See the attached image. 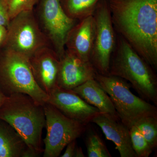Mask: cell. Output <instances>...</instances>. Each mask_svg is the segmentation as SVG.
<instances>
[{"mask_svg":"<svg viewBox=\"0 0 157 157\" xmlns=\"http://www.w3.org/2000/svg\"><path fill=\"white\" fill-rule=\"evenodd\" d=\"M37 84L47 94L57 86L60 59L51 46L41 48L29 59Z\"/></svg>","mask_w":157,"mask_h":157,"instance_id":"cell-12","label":"cell"},{"mask_svg":"<svg viewBox=\"0 0 157 157\" xmlns=\"http://www.w3.org/2000/svg\"><path fill=\"white\" fill-rule=\"evenodd\" d=\"M96 31L94 16L79 20L70 30L66 42V49L83 60L90 62Z\"/></svg>","mask_w":157,"mask_h":157,"instance_id":"cell-13","label":"cell"},{"mask_svg":"<svg viewBox=\"0 0 157 157\" xmlns=\"http://www.w3.org/2000/svg\"><path fill=\"white\" fill-rule=\"evenodd\" d=\"M135 125L154 150L157 146V117L142 118Z\"/></svg>","mask_w":157,"mask_h":157,"instance_id":"cell-18","label":"cell"},{"mask_svg":"<svg viewBox=\"0 0 157 157\" xmlns=\"http://www.w3.org/2000/svg\"><path fill=\"white\" fill-rule=\"evenodd\" d=\"M48 94L46 103L51 104L68 117L86 125L91 123L93 118L101 113L72 90L57 86Z\"/></svg>","mask_w":157,"mask_h":157,"instance_id":"cell-10","label":"cell"},{"mask_svg":"<svg viewBox=\"0 0 157 157\" xmlns=\"http://www.w3.org/2000/svg\"><path fill=\"white\" fill-rule=\"evenodd\" d=\"M91 123L98 125L106 139L114 144L121 157H137L132 147L130 130L120 120L101 113L93 118Z\"/></svg>","mask_w":157,"mask_h":157,"instance_id":"cell-14","label":"cell"},{"mask_svg":"<svg viewBox=\"0 0 157 157\" xmlns=\"http://www.w3.org/2000/svg\"><path fill=\"white\" fill-rule=\"evenodd\" d=\"M109 75L128 81L140 98L157 107L155 70L117 33L116 44L110 60Z\"/></svg>","mask_w":157,"mask_h":157,"instance_id":"cell-2","label":"cell"},{"mask_svg":"<svg viewBox=\"0 0 157 157\" xmlns=\"http://www.w3.org/2000/svg\"><path fill=\"white\" fill-rule=\"evenodd\" d=\"M8 30L7 27L0 26V48L5 45L7 39Z\"/></svg>","mask_w":157,"mask_h":157,"instance_id":"cell-24","label":"cell"},{"mask_svg":"<svg viewBox=\"0 0 157 157\" xmlns=\"http://www.w3.org/2000/svg\"><path fill=\"white\" fill-rule=\"evenodd\" d=\"M76 140H74L68 144L66 146V149L62 157H74L77 145Z\"/></svg>","mask_w":157,"mask_h":157,"instance_id":"cell-23","label":"cell"},{"mask_svg":"<svg viewBox=\"0 0 157 157\" xmlns=\"http://www.w3.org/2000/svg\"><path fill=\"white\" fill-rule=\"evenodd\" d=\"M43 107L47 131L43 157H58L68 144L83 134L86 125L66 116L51 104L46 103Z\"/></svg>","mask_w":157,"mask_h":157,"instance_id":"cell-7","label":"cell"},{"mask_svg":"<svg viewBox=\"0 0 157 157\" xmlns=\"http://www.w3.org/2000/svg\"><path fill=\"white\" fill-rule=\"evenodd\" d=\"M36 6L34 11L38 23L60 59L66 50L68 34L78 21L66 14L60 0H39Z\"/></svg>","mask_w":157,"mask_h":157,"instance_id":"cell-8","label":"cell"},{"mask_svg":"<svg viewBox=\"0 0 157 157\" xmlns=\"http://www.w3.org/2000/svg\"><path fill=\"white\" fill-rule=\"evenodd\" d=\"M7 30V39L3 47L29 59L41 48L51 46L38 23L34 10L17 14L10 21Z\"/></svg>","mask_w":157,"mask_h":157,"instance_id":"cell-6","label":"cell"},{"mask_svg":"<svg viewBox=\"0 0 157 157\" xmlns=\"http://www.w3.org/2000/svg\"><path fill=\"white\" fill-rule=\"evenodd\" d=\"M11 21L6 0H0V26L8 27Z\"/></svg>","mask_w":157,"mask_h":157,"instance_id":"cell-22","label":"cell"},{"mask_svg":"<svg viewBox=\"0 0 157 157\" xmlns=\"http://www.w3.org/2000/svg\"><path fill=\"white\" fill-rule=\"evenodd\" d=\"M93 16L96 31L90 62L97 73L108 75L117 42V33L113 24L108 0L100 1Z\"/></svg>","mask_w":157,"mask_h":157,"instance_id":"cell-9","label":"cell"},{"mask_svg":"<svg viewBox=\"0 0 157 157\" xmlns=\"http://www.w3.org/2000/svg\"><path fill=\"white\" fill-rule=\"evenodd\" d=\"M85 157V156L84 153H83L82 147L78 146H76L74 157Z\"/></svg>","mask_w":157,"mask_h":157,"instance_id":"cell-25","label":"cell"},{"mask_svg":"<svg viewBox=\"0 0 157 157\" xmlns=\"http://www.w3.org/2000/svg\"><path fill=\"white\" fill-rule=\"evenodd\" d=\"M0 87L6 96L25 94L43 106L48 99L35 80L28 58L5 47L0 48Z\"/></svg>","mask_w":157,"mask_h":157,"instance_id":"cell-4","label":"cell"},{"mask_svg":"<svg viewBox=\"0 0 157 157\" xmlns=\"http://www.w3.org/2000/svg\"><path fill=\"white\" fill-rule=\"evenodd\" d=\"M18 133L10 125L0 119V157H35Z\"/></svg>","mask_w":157,"mask_h":157,"instance_id":"cell-16","label":"cell"},{"mask_svg":"<svg viewBox=\"0 0 157 157\" xmlns=\"http://www.w3.org/2000/svg\"><path fill=\"white\" fill-rule=\"evenodd\" d=\"M97 73L90 62L83 60L66 49L60 59L57 86L65 89L73 90L95 78Z\"/></svg>","mask_w":157,"mask_h":157,"instance_id":"cell-11","label":"cell"},{"mask_svg":"<svg viewBox=\"0 0 157 157\" xmlns=\"http://www.w3.org/2000/svg\"><path fill=\"white\" fill-rule=\"evenodd\" d=\"M72 90L101 113L120 120L109 96L95 78L90 79Z\"/></svg>","mask_w":157,"mask_h":157,"instance_id":"cell-15","label":"cell"},{"mask_svg":"<svg viewBox=\"0 0 157 157\" xmlns=\"http://www.w3.org/2000/svg\"><path fill=\"white\" fill-rule=\"evenodd\" d=\"M101 0H60L66 14L76 20L94 15L98 3Z\"/></svg>","mask_w":157,"mask_h":157,"instance_id":"cell-17","label":"cell"},{"mask_svg":"<svg viewBox=\"0 0 157 157\" xmlns=\"http://www.w3.org/2000/svg\"><path fill=\"white\" fill-rule=\"evenodd\" d=\"M0 119L10 125L38 156L43 152L42 134L45 126L43 105L28 95L13 94L7 96L0 108Z\"/></svg>","mask_w":157,"mask_h":157,"instance_id":"cell-3","label":"cell"},{"mask_svg":"<svg viewBox=\"0 0 157 157\" xmlns=\"http://www.w3.org/2000/svg\"><path fill=\"white\" fill-rule=\"evenodd\" d=\"M129 130L132 147L137 157L149 156L153 150L143 135L135 125L132 126Z\"/></svg>","mask_w":157,"mask_h":157,"instance_id":"cell-20","label":"cell"},{"mask_svg":"<svg viewBox=\"0 0 157 157\" xmlns=\"http://www.w3.org/2000/svg\"><path fill=\"white\" fill-rule=\"evenodd\" d=\"M11 20L24 11L35 9L39 0H6Z\"/></svg>","mask_w":157,"mask_h":157,"instance_id":"cell-21","label":"cell"},{"mask_svg":"<svg viewBox=\"0 0 157 157\" xmlns=\"http://www.w3.org/2000/svg\"><path fill=\"white\" fill-rule=\"evenodd\" d=\"M86 145L88 157H112L104 141L94 130H90L88 132L86 139Z\"/></svg>","mask_w":157,"mask_h":157,"instance_id":"cell-19","label":"cell"},{"mask_svg":"<svg viewBox=\"0 0 157 157\" xmlns=\"http://www.w3.org/2000/svg\"><path fill=\"white\" fill-rule=\"evenodd\" d=\"M116 32L155 71L157 0H108Z\"/></svg>","mask_w":157,"mask_h":157,"instance_id":"cell-1","label":"cell"},{"mask_svg":"<svg viewBox=\"0 0 157 157\" xmlns=\"http://www.w3.org/2000/svg\"><path fill=\"white\" fill-rule=\"evenodd\" d=\"M95 79L108 94L121 121L129 129L142 118L157 117V106L134 95L126 80L98 73Z\"/></svg>","mask_w":157,"mask_h":157,"instance_id":"cell-5","label":"cell"},{"mask_svg":"<svg viewBox=\"0 0 157 157\" xmlns=\"http://www.w3.org/2000/svg\"><path fill=\"white\" fill-rule=\"evenodd\" d=\"M7 97V96H6L3 92L1 87H0V108L2 106L3 104L6 101Z\"/></svg>","mask_w":157,"mask_h":157,"instance_id":"cell-26","label":"cell"}]
</instances>
